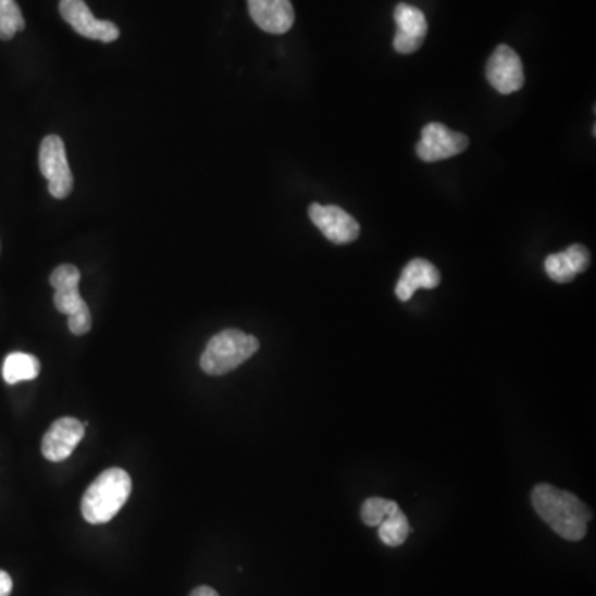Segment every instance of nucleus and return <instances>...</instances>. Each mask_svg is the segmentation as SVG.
<instances>
[{
    "label": "nucleus",
    "instance_id": "16",
    "mask_svg": "<svg viewBox=\"0 0 596 596\" xmlns=\"http://www.w3.org/2000/svg\"><path fill=\"white\" fill-rule=\"evenodd\" d=\"M25 18L15 0H0V40L14 39L17 32L24 30Z\"/></svg>",
    "mask_w": 596,
    "mask_h": 596
},
{
    "label": "nucleus",
    "instance_id": "17",
    "mask_svg": "<svg viewBox=\"0 0 596 596\" xmlns=\"http://www.w3.org/2000/svg\"><path fill=\"white\" fill-rule=\"evenodd\" d=\"M399 509L395 500L382 499V497H371L361 506V520L368 527H378L386 517Z\"/></svg>",
    "mask_w": 596,
    "mask_h": 596
},
{
    "label": "nucleus",
    "instance_id": "1",
    "mask_svg": "<svg viewBox=\"0 0 596 596\" xmlns=\"http://www.w3.org/2000/svg\"><path fill=\"white\" fill-rule=\"evenodd\" d=\"M532 506L545 524L566 541L580 542L585 537L592 510L575 494L538 484L532 491Z\"/></svg>",
    "mask_w": 596,
    "mask_h": 596
},
{
    "label": "nucleus",
    "instance_id": "22",
    "mask_svg": "<svg viewBox=\"0 0 596 596\" xmlns=\"http://www.w3.org/2000/svg\"><path fill=\"white\" fill-rule=\"evenodd\" d=\"M189 596H219V593L211 586H198Z\"/></svg>",
    "mask_w": 596,
    "mask_h": 596
},
{
    "label": "nucleus",
    "instance_id": "4",
    "mask_svg": "<svg viewBox=\"0 0 596 596\" xmlns=\"http://www.w3.org/2000/svg\"><path fill=\"white\" fill-rule=\"evenodd\" d=\"M39 166L42 176L49 181V193L55 199L69 198L73 189V174L66 158L65 142L60 136L44 138L39 151Z\"/></svg>",
    "mask_w": 596,
    "mask_h": 596
},
{
    "label": "nucleus",
    "instance_id": "6",
    "mask_svg": "<svg viewBox=\"0 0 596 596\" xmlns=\"http://www.w3.org/2000/svg\"><path fill=\"white\" fill-rule=\"evenodd\" d=\"M59 9L63 21L85 39L110 44L120 37V28L113 22L95 18L85 0H60Z\"/></svg>",
    "mask_w": 596,
    "mask_h": 596
},
{
    "label": "nucleus",
    "instance_id": "5",
    "mask_svg": "<svg viewBox=\"0 0 596 596\" xmlns=\"http://www.w3.org/2000/svg\"><path fill=\"white\" fill-rule=\"evenodd\" d=\"M469 138L464 133L452 132L443 123H430L421 132L417 153L424 163H437L464 153Z\"/></svg>",
    "mask_w": 596,
    "mask_h": 596
},
{
    "label": "nucleus",
    "instance_id": "2",
    "mask_svg": "<svg viewBox=\"0 0 596 596\" xmlns=\"http://www.w3.org/2000/svg\"><path fill=\"white\" fill-rule=\"evenodd\" d=\"M132 477L120 468L101 472L82 499V513L88 524L110 522L125 506L132 494Z\"/></svg>",
    "mask_w": 596,
    "mask_h": 596
},
{
    "label": "nucleus",
    "instance_id": "3",
    "mask_svg": "<svg viewBox=\"0 0 596 596\" xmlns=\"http://www.w3.org/2000/svg\"><path fill=\"white\" fill-rule=\"evenodd\" d=\"M259 348L260 342L253 335L237 328L222 330L209 340L199 363L208 375H227L246 363Z\"/></svg>",
    "mask_w": 596,
    "mask_h": 596
},
{
    "label": "nucleus",
    "instance_id": "20",
    "mask_svg": "<svg viewBox=\"0 0 596 596\" xmlns=\"http://www.w3.org/2000/svg\"><path fill=\"white\" fill-rule=\"evenodd\" d=\"M69 328L73 335L77 337H84L90 332L91 328V313L90 309L82 310V312L73 313L69 316Z\"/></svg>",
    "mask_w": 596,
    "mask_h": 596
},
{
    "label": "nucleus",
    "instance_id": "10",
    "mask_svg": "<svg viewBox=\"0 0 596 596\" xmlns=\"http://www.w3.org/2000/svg\"><path fill=\"white\" fill-rule=\"evenodd\" d=\"M85 436V424L75 418H60L47 431L42 439L44 458L62 462L72 456Z\"/></svg>",
    "mask_w": 596,
    "mask_h": 596
},
{
    "label": "nucleus",
    "instance_id": "11",
    "mask_svg": "<svg viewBox=\"0 0 596 596\" xmlns=\"http://www.w3.org/2000/svg\"><path fill=\"white\" fill-rule=\"evenodd\" d=\"M82 275L75 265L63 264L57 268L50 275L55 295H53V306L63 315L70 316L73 313L82 312L88 309L84 298L80 295Z\"/></svg>",
    "mask_w": 596,
    "mask_h": 596
},
{
    "label": "nucleus",
    "instance_id": "12",
    "mask_svg": "<svg viewBox=\"0 0 596 596\" xmlns=\"http://www.w3.org/2000/svg\"><path fill=\"white\" fill-rule=\"evenodd\" d=\"M247 5L257 27L268 34L282 35L294 25L295 11L290 0H247Z\"/></svg>",
    "mask_w": 596,
    "mask_h": 596
},
{
    "label": "nucleus",
    "instance_id": "14",
    "mask_svg": "<svg viewBox=\"0 0 596 596\" xmlns=\"http://www.w3.org/2000/svg\"><path fill=\"white\" fill-rule=\"evenodd\" d=\"M40 373V361L34 355L11 353L5 358L2 376L9 385L21 382H32Z\"/></svg>",
    "mask_w": 596,
    "mask_h": 596
},
{
    "label": "nucleus",
    "instance_id": "21",
    "mask_svg": "<svg viewBox=\"0 0 596 596\" xmlns=\"http://www.w3.org/2000/svg\"><path fill=\"white\" fill-rule=\"evenodd\" d=\"M12 583L11 575L4 570H0V596H9L12 593Z\"/></svg>",
    "mask_w": 596,
    "mask_h": 596
},
{
    "label": "nucleus",
    "instance_id": "19",
    "mask_svg": "<svg viewBox=\"0 0 596 596\" xmlns=\"http://www.w3.org/2000/svg\"><path fill=\"white\" fill-rule=\"evenodd\" d=\"M563 253L576 275L583 274L589 268V252L582 244H573L569 249L563 250Z\"/></svg>",
    "mask_w": 596,
    "mask_h": 596
},
{
    "label": "nucleus",
    "instance_id": "15",
    "mask_svg": "<svg viewBox=\"0 0 596 596\" xmlns=\"http://www.w3.org/2000/svg\"><path fill=\"white\" fill-rule=\"evenodd\" d=\"M409 531L411 529H409L408 517L405 516L401 509L386 517L382 524L378 525L380 538L388 547H399V545L405 544Z\"/></svg>",
    "mask_w": 596,
    "mask_h": 596
},
{
    "label": "nucleus",
    "instance_id": "8",
    "mask_svg": "<svg viewBox=\"0 0 596 596\" xmlns=\"http://www.w3.org/2000/svg\"><path fill=\"white\" fill-rule=\"evenodd\" d=\"M309 215L330 243L344 246L355 243L360 236V224L357 219L338 206H322L315 202L310 206Z\"/></svg>",
    "mask_w": 596,
    "mask_h": 596
},
{
    "label": "nucleus",
    "instance_id": "9",
    "mask_svg": "<svg viewBox=\"0 0 596 596\" xmlns=\"http://www.w3.org/2000/svg\"><path fill=\"white\" fill-rule=\"evenodd\" d=\"M396 34L393 47L401 55L418 52L427 35V21L423 11L414 5L401 4L395 9Z\"/></svg>",
    "mask_w": 596,
    "mask_h": 596
},
{
    "label": "nucleus",
    "instance_id": "7",
    "mask_svg": "<svg viewBox=\"0 0 596 596\" xmlns=\"http://www.w3.org/2000/svg\"><path fill=\"white\" fill-rule=\"evenodd\" d=\"M486 77L494 90L502 95L516 94L524 87V65L516 50L509 46L497 47L487 62Z\"/></svg>",
    "mask_w": 596,
    "mask_h": 596
},
{
    "label": "nucleus",
    "instance_id": "18",
    "mask_svg": "<svg viewBox=\"0 0 596 596\" xmlns=\"http://www.w3.org/2000/svg\"><path fill=\"white\" fill-rule=\"evenodd\" d=\"M545 272L557 284H569V282H572L576 277L563 252L550 253L545 259Z\"/></svg>",
    "mask_w": 596,
    "mask_h": 596
},
{
    "label": "nucleus",
    "instance_id": "13",
    "mask_svg": "<svg viewBox=\"0 0 596 596\" xmlns=\"http://www.w3.org/2000/svg\"><path fill=\"white\" fill-rule=\"evenodd\" d=\"M440 284V274L430 260L413 259L402 269L401 278L396 284V297L401 302L411 300L420 288H436Z\"/></svg>",
    "mask_w": 596,
    "mask_h": 596
}]
</instances>
